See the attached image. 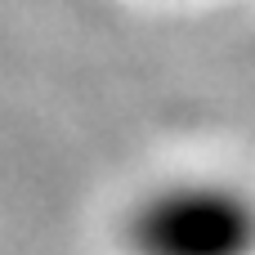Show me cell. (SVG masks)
Here are the masks:
<instances>
[{
  "instance_id": "cell-1",
  "label": "cell",
  "mask_w": 255,
  "mask_h": 255,
  "mask_svg": "<svg viewBox=\"0 0 255 255\" xmlns=\"http://www.w3.org/2000/svg\"><path fill=\"white\" fill-rule=\"evenodd\" d=\"M126 255H255V184L229 170H170L121 211Z\"/></svg>"
}]
</instances>
